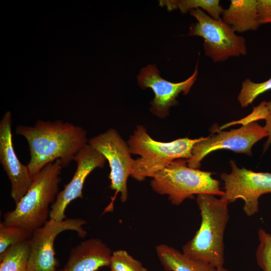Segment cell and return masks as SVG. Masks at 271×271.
<instances>
[{
    "mask_svg": "<svg viewBox=\"0 0 271 271\" xmlns=\"http://www.w3.org/2000/svg\"><path fill=\"white\" fill-rule=\"evenodd\" d=\"M33 231L17 225L0 223V254L10 246L30 240Z\"/></svg>",
    "mask_w": 271,
    "mask_h": 271,
    "instance_id": "d6986e66",
    "label": "cell"
},
{
    "mask_svg": "<svg viewBox=\"0 0 271 271\" xmlns=\"http://www.w3.org/2000/svg\"><path fill=\"white\" fill-rule=\"evenodd\" d=\"M62 168L58 159L48 164L36 174L28 191L15 209L4 214V223L33 231L42 226L50 215V205L55 202L59 192Z\"/></svg>",
    "mask_w": 271,
    "mask_h": 271,
    "instance_id": "3957f363",
    "label": "cell"
},
{
    "mask_svg": "<svg viewBox=\"0 0 271 271\" xmlns=\"http://www.w3.org/2000/svg\"><path fill=\"white\" fill-rule=\"evenodd\" d=\"M201 139L186 137L169 142L157 141L144 126H137L127 142L131 154L140 156L134 160L131 176L139 181L152 178L174 161L189 159L194 145Z\"/></svg>",
    "mask_w": 271,
    "mask_h": 271,
    "instance_id": "277c9868",
    "label": "cell"
},
{
    "mask_svg": "<svg viewBox=\"0 0 271 271\" xmlns=\"http://www.w3.org/2000/svg\"><path fill=\"white\" fill-rule=\"evenodd\" d=\"M196 202L201 216L199 229L182 247V252L215 268L224 263V235L229 219V203L216 196L199 194Z\"/></svg>",
    "mask_w": 271,
    "mask_h": 271,
    "instance_id": "7a4b0ae2",
    "label": "cell"
},
{
    "mask_svg": "<svg viewBox=\"0 0 271 271\" xmlns=\"http://www.w3.org/2000/svg\"><path fill=\"white\" fill-rule=\"evenodd\" d=\"M157 257L166 271H215L208 263L194 259L167 244L156 247Z\"/></svg>",
    "mask_w": 271,
    "mask_h": 271,
    "instance_id": "2e32d148",
    "label": "cell"
},
{
    "mask_svg": "<svg viewBox=\"0 0 271 271\" xmlns=\"http://www.w3.org/2000/svg\"><path fill=\"white\" fill-rule=\"evenodd\" d=\"M230 173H223L220 176L224 185V194L221 198L229 203L242 199L243 212L251 216L258 211L259 198L271 193V173L239 168L232 160L230 161Z\"/></svg>",
    "mask_w": 271,
    "mask_h": 271,
    "instance_id": "ba28073f",
    "label": "cell"
},
{
    "mask_svg": "<svg viewBox=\"0 0 271 271\" xmlns=\"http://www.w3.org/2000/svg\"><path fill=\"white\" fill-rule=\"evenodd\" d=\"M74 161L76 169L71 181L59 192L55 202L51 205L50 219L62 221L66 218L65 210L73 200L82 198L85 181L95 169L103 168L106 161L105 157L88 144L75 156Z\"/></svg>",
    "mask_w": 271,
    "mask_h": 271,
    "instance_id": "7c38bea8",
    "label": "cell"
},
{
    "mask_svg": "<svg viewBox=\"0 0 271 271\" xmlns=\"http://www.w3.org/2000/svg\"><path fill=\"white\" fill-rule=\"evenodd\" d=\"M112 253L100 239L90 238L72 248L65 266L57 271H96L109 266Z\"/></svg>",
    "mask_w": 271,
    "mask_h": 271,
    "instance_id": "5bb4252c",
    "label": "cell"
},
{
    "mask_svg": "<svg viewBox=\"0 0 271 271\" xmlns=\"http://www.w3.org/2000/svg\"><path fill=\"white\" fill-rule=\"evenodd\" d=\"M87 222L81 218H68L62 221L50 219L35 229L30 242L27 271H57L58 261L55 257L54 241L57 235L66 230L77 232L84 238L87 232L82 226Z\"/></svg>",
    "mask_w": 271,
    "mask_h": 271,
    "instance_id": "30bf717a",
    "label": "cell"
},
{
    "mask_svg": "<svg viewBox=\"0 0 271 271\" xmlns=\"http://www.w3.org/2000/svg\"><path fill=\"white\" fill-rule=\"evenodd\" d=\"M197 75V63L190 77L180 82H172L161 77L155 65H149L141 69L137 78L141 87L150 88L154 92L155 97L150 102V111L159 117L165 118L169 114L170 107L178 104L177 98L179 94L189 93Z\"/></svg>",
    "mask_w": 271,
    "mask_h": 271,
    "instance_id": "8fae6325",
    "label": "cell"
},
{
    "mask_svg": "<svg viewBox=\"0 0 271 271\" xmlns=\"http://www.w3.org/2000/svg\"><path fill=\"white\" fill-rule=\"evenodd\" d=\"M90 146L101 153L108 161L110 188L120 194L122 202L128 198L127 183L132 173L134 160L128 143L114 128L93 137L88 140Z\"/></svg>",
    "mask_w": 271,
    "mask_h": 271,
    "instance_id": "9c48e42d",
    "label": "cell"
},
{
    "mask_svg": "<svg viewBox=\"0 0 271 271\" xmlns=\"http://www.w3.org/2000/svg\"><path fill=\"white\" fill-rule=\"evenodd\" d=\"M0 163L11 183V196L16 204L28 191L33 177L28 165L21 163L15 151L9 111L0 121Z\"/></svg>",
    "mask_w": 271,
    "mask_h": 271,
    "instance_id": "4fadbf2b",
    "label": "cell"
},
{
    "mask_svg": "<svg viewBox=\"0 0 271 271\" xmlns=\"http://www.w3.org/2000/svg\"><path fill=\"white\" fill-rule=\"evenodd\" d=\"M29 240L10 246L0 254V271H27Z\"/></svg>",
    "mask_w": 271,
    "mask_h": 271,
    "instance_id": "e0dca14e",
    "label": "cell"
},
{
    "mask_svg": "<svg viewBox=\"0 0 271 271\" xmlns=\"http://www.w3.org/2000/svg\"><path fill=\"white\" fill-rule=\"evenodd\" d=\"M271 90V76L267 80L256 83L246 78L242 83L237 100L242 107L251 104L260 95Z\"/></svg>",
    "mask_w": 271,
    "mask_h": 271,
    "instance_id": "ffe728a7",
    "label": "cell"
},
{
    "mask_svg": "<svg viewBox=\"0 0 271 271\" xmlns=\"http://www.w3.org/2000/svg\"><path fill=\"white\" fill-rule=\"evenodd\" d=\"M159 5L166 7L169 11L179 9L182 14L200 9L205 11L209 16L216 20L221 18L224 10L219 0H161Z\"/></svg>",
    "mask_w": 271,
    "mask_h": 271,
    "instance_id": "ac0fdd59",
    "label": "cell"
},
{
    "mask_svg": "<svg viewBox=\"0 0 271 271\" xmlns=\"http://www.w3.org/2000/svg\"><path fill=\"white\" fill-rule=\"evenodd\" d=\"M219 126L212 127L211 134L202 139L194 146L191 157L187 160L188 166L199 169L202 160L215 151L226 149L251 156L253 146L267 134L263 126L257 121L251 122L237 129L223 131Z\"/></svg>",
    "mask_w": 271,
    "mask_h": 271,
    "instance_id": "52a82bcc",
    "label": "cell"
},
{
    "mask_svg": "<svg viewBox=\"0 0 271 271\" xmlns=\"http://www.w3.org/2000/svg\"><path fill=\"white\" fill-rule=\"evenodd\" d=\"M215 271H228L227 269L223 267H219L215 269Z\"/></svg>",
    "mask_w": 271,
    "mask_h": 271,
    "instance_id": "d4e9b609",
    "label": "cell"
},
{
    "mask_svg": "<svg viewBox=\"0 0 271 271\" xmlns=\"http://www.w3.org/2000/svg\"><path fill=\"white\" fill-rule=\"evenodd\" d=\"M213 173L189 167L187 160L174 161L152 178V189L160 195H167L171 203L179 205L194 195L211 194L221 197L224 192Z\"/></svg>",
    "mask_w": 271,
    "mask_h": 271,
    "instance_id": "5b68a950",
    "label": "cell"
},
{
    "mask_svg": "<svg viewBox=\"0 0 271 271\" xmlns=\"http://www.w3.org/2000/svg\"><path fill=\"white\" fill-rule=\"evenodd\" d=\"M222 20L234 32L255 31L260 26L258 22L256 0H231L221 15Z\"/></svg>",
    "mask_w": 271,
    "mask_h": 271,
    "instance_id": "9a60e30c",
    "label": "cell"
},
{
    "mask_svg": "<svg viewBox=\"0 0 271 271\" xmlns=\"http://www.w3.org/2000/svg\"><path fill=\"white\" fill-rule=\"evenodd\" d=\"M109 267L110 271H148L140 261L134 258L127 251L121 249L112 253Z\"/></svg>",
    "mask_w": 271,
    "mask_h": 271,
    "instance_id": "44dd1931",
    "label": "cell"
},
{
    "mask_svg": "<svg viewBox=\"0 0 271 271\" xmlns=\"http://www.w3.org/2000/svg\"><path fill=\"white\" fill-rule=\"evenodd\" d=\"M190 14L197 22L190 26L188 35L203 39L205 55L213 62L246 55L244 37L236 35L221 17L214 19L200 9L192 10Z\"/></svg>",
    "mask_w": 271,
    "mask_h": 271,
    "instance_id": "8992f818",
    "label": "cell"
},
{
    "mask_svg": "<svg viewBox=\"0 0 271 271\" xmlns=\"http://www.w3.org/2000/svg\"><path fill=\"white\" fill-rule=\"evenodd\" d=\"M266 112L264 120L265 124L263 126L267 134V139L263 145V153H264L271 145V100L266 101Z\"/></svg>",
    "mask_w": 271,
    "mask_h": 271,
    "instance_id": "cb8c5ba5",
    "label": "cell"
},
{
    "mask_svg": "<svg viewBox=\"0 0 271 271\" xmlns=\"http://www.w3.org/2000/svg\"><path fill=\"white\" fill-rule=\"evenodd\" d=\"M256 2L259 25L271 23V0H256Z\"/></svg>",
    "mask_w": 271,
    "mask_h": 271,
    "instance_id": "603a6c76",
    "label": "cell"
},
{
    "mask_svg": "<svg viewBox=\"0 0 271 271\" xmlns=\"http://www.w3.org/2000/svg\"><path fill=\"white\" fill-rule=\"evenodd\" d=\"M16 132L24 137L29 145L30 159L27 165L33 177L58 159L62 167H66L89 140L83 128L61 120H40L33 126L19 125Z\"/></svg>",
    "mask_w": 271,
    "mask_h": 271,
    "instance_id": "6da1fadb",
    "label": "cell"
},
{
    "mask_svg": "<svg viewBox=\"0 0 271 271\" xmlns=\"http://www.w3.org/2000/svg\"><path fill=\"white\" fill-rule=\"evenodd\" d=\"M257 234L259 244L255 252L257 263L262 271H271V234L260 228Z\"/></svg>",
    "mask_w": 271,
    "mask_h": 271,
    "instance_id": "7402d4cb",
    "label": "cell"
}]
</instances>
